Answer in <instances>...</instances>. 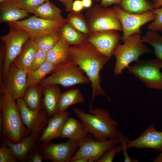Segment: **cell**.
<instances>
[{
    "mask_svg": "<svg viewBox=\"0 0 162 162\" xmlns=\"http://www.w3.org/2000/svg\"><path fill=\"white\" fill-rule=\"evenodd\" d=\"M5 47L4 44L2 42L1 45L0 52V68L2 67L5 54Z\"/></svg>",
    "mask_w": 162,
    "mask_h": 162,
    "instance_id": "cell-43",
    "label": "cell"
},
{
    "mask_svg": "<svg viewBox=\"0 0 162 162\" xmlns=\"http://www.w3.org/2000/svg\"><path fill=\"white\" fill-rule=\"evenodd\" d=\"M156 15L154 20L148 26L149 30L162 32V6L159 8L152 10Z\"/></svg>",
    "mask_w": 162,
    "mask_h": 162,
    "instance_id": "cell-35",
    "label": "cell"
},
{
    "mask_svg": "<svg viewBox=\"0 0 162 162\" xmlns=\"http://www.w3.org/2000/svg\"><path fill=\"white\" fill-rule=\"evenodd\" d=\"M39 137L32 134L22 139L20 141L14 143L8 139L3 137V142L13 151L19 162H26V157L32 150L39 147L41 143Z\"/></svg>",
    "mask_w": 162,
    "mask_h": 162,
    "instance_id": "cell-17",
    "label": "cell"
},
{
    "mask_svg": "<svg viewBox=\"0 0 162 162\" xmlns=\"http://www.w3.org/2000/svg\"><path fill=\"white\" fill-rule=\"evenodd\" d=\"M154 162H162V152L154 158L153 161Z\"/></svg>",
    "mask_w": 162,
    "mask_h": 162,
    "instance_id": "cell-47",
    "label": "cell"
},
{
    "mask_svg": "<svg viewBox=\"0 0 162 162\" xmlns=\"http://www.w3.org/2000/svg\"><path fill=\"white\" fill-rule=\"evenodd\" d=\"M0 22L9 23L28 17L29 13L19 8L14 0H7L0 4Z\"/></svg>",
    "mask_w": 162,
    "mask_h": 162,
    "instance_id": "cell-20",
    "label": "cell"
},
{
    "mask_svg": "<svg viewBox=\"0 0 162 162\" xmlns=\"http://www.w3.org/2000/svg\"><path fill=\"white\" fill-rule=\"evenodd\" d=\"M120 143L118 138L103 141H95L90 134L87 138L81 140L77 151L70 162L81 158H86L88 162H97L102 155L113 146Z\"/></svg>",
    "mask_w": 162,
    "mask_h": 162,
    "instance_id": "cell-12",
    "label": "cell"
},
{
    "mask_svg": "<svg viewBox=\"0 0 162 162\" xmlns=\"http://www.w3.org/2000/svg\"><path fill=\"white\" fill-rule=\"evenodd\" d=\"M66 22L64 21H53L45 20L35 15L26 19L6 23L11 26L24 30L28 32L30 37H36L58 31Z\"/></svg>",
    "mask_w": 162,
    "mask_h": 162,
    "instance_id": "cell-13",
    "label": "cell"
},
{
    "mask_svg": "<svg viewBox=\"0 0 162 162\" xmlns=\"http://www.w3.org/2000/svg\"><path fill=\"white\" fill-rule=\"evenodd\" d=\"M56 66L46 61L38 68L27 73L26 89L37 85L47 74L53 73Z\"/></svg>",
    "mask_w": 162,
    "mask_h": 162,
    "instance_id": "cell-27",
    "label": "cell"
},
{
    "mask_svg": "<svg viewBox=\"0 0 162 162\" xmlns=\"http://www.w3.org/2000/svg\"><path fill=\"white\" fill-rule=\"evenodd\" d=\"M85 16L90 34L110 30L122 31L121 24L113 8L96 4L86 12Z\"/></svg>",
    "mask_w": 162,
    "mask_h": 162,
    "instance_id": "cell-6",
    "label": "cell"
},
{
    "mask_svg": "<svg viewBox=\"0 0 162 162\" xmlns=\"http://www.w3.org/2000/svg\"><path fill=\"white\" fill-rule=\"evenodd\" d=\"M38 49L34 39L30 37L23 46L13 63L17 67L28 71Z\"/></svg>",
    "mask_w": 162,
    "mask_h": 162,
    "instance_id": "cell-21",
    "label": "cell"
},
{
    "mask_svg": "<svg viewBox=\"0 0 162 162\" xmlns=\"http://www.w3.org/2000/svg\"><path fill=\"white\" fill-rule=\"evenodd\" d=\"M61 10L49 0L39 6L34 13V15L41 19L50 21H64Z\"/></svg>",
    "mask_w": 162,
    "mask_h": 162,
    "instance_id": "cell-26",
    "label": "cell"
},
{
    "mask_svg": "<svg viewBox=\"0 0 162 162\" xmlns=\"http://www.w3.org/2000/svg\"><path fill=\"white\" fill-rule=\"evenodd\" d=\"M82 70L70 59L56 66L52 74L43 79L39 85L43 87L51 85H59L68 87L90 82Z\"/></svg>",
    "mask_w": 162,
    "mask_h": 162,
    "instance_id": "cell-5",
    "label": "cell"
},
{
    "mask_svg": "<svg viewBox=\"0 0 162 162\" xmlns=\"http://www.w3.org/2000/svg\"><path fill=\"white\" fill-rule=\"evenodd\" d=\"M95 1L100 2L102 7H107L113 4H119L122 0H94Z\"/></svg>",
    "mask_w": 162,
    "mask_h": 162,
    "instance_id": "cell-40",
    "label": "cell"
},
{
    "mask_svg": "<svg viewBox=\"0 0 162 162\" xmlns=\"http://www.w3.org/2000/svg\"><path fill=\"white\" fill-rule=\"evenodd\" d=\"M84 98L79 88L71 89L62 93L58 105V113L65 112L70 106L83 103Z\"/></svg>",
    "mask_w": 162,
    "mask_h": 162,
    "instance_id": "cell-25",
    "label": "cell"
},
{
    "mask_svg": "<svg viewBox=\"0 0 162 162\" xmlns=\"http://www.w3.org/2000/svg\"><path fill=\"white\" fill-rule=\"evenodd\" d=\"M66 20V22L87 37L90 34L86 19L80 12H70Z\"/></svg>",
    "mask_w": 162,
    "mask_h": 162,
    "instance_id": "cell-30",
    "label": "cell"
},
{
    "mask_svg": "<svg viewBox=\"0 0 162 162\" xmlns=\"http://www.w3.org/2000/svg\"><path fill=\"white\" fill-rule=\"evenodd\" d=\"M19 161L12 150L3 142L0 148V162H17Z\"/></svg>",
    "mask_w": 162,
    "mask_h": 162,
    "instance_id": "cell-34",
    "label": "cell"
},
{
    "mask_svg": "<svg viewBox=\"0 0 162 162\" xmlns=\"http://www.w3.org/2000/svg\"><path fill=\"white\" fill-rule=\"evenodd\" d=\"M69 57L70 59L86 73L90 80L92 88V99L89 106L90 112L93 110L92 104L96 96H106L111 101L101 86L100 75L101 70L109 60L86 40L78 44L70 46Z\"/></svg>",
    "mask_w": 162,
    "mask_h": 162,
    "instance_id": "cell-1",
    "label": "cell"
},
{
    "mask_svg": "<svg viewBox=\"0 0 162 162\" xmlns=\"http://www.w3.org/2000/svg\"><path fill=\"white\" fill-rule=\"evenodd\" d=\"M60 38L58 31L37 36L33 38L39 49L47 52L57 44Z\"/></svg>",
    "mask_w": 162,
    "mask_h": 162,
    "instance_id": "cell-31",
    "label": "cell"
},
{
    "mask_svg": "<svg viewBox=\"0 0 162 162\" xmlns=\"http://www.w3.org/2000/svg\"><path fill=\"white\" fill-rule=\"evenodd\" d=\"M154 3L156 2L158 0H152Z\"/></svg>",
    "mask_w": 162,
    "mask_h": 162,
    "instance_id": "cell-49",
    "label": "cell"
},
{
    "mask_svg": "<svg viewBox=\"0 0 162 162\" xmlns=\"http://www.w3.org/2000/svg\"><path fill=\"white\" fill-rule=\"evenodd\" d=\"M126 12L134 14H140L154 8V3L148 0H122L118 5Z\"/></svg>",
    "mask_w": 162,
    "mask_h": 162,
    "instance_id": "cell-28",
    "label": "cell"
},
{
    "mask_svg": "<svg viewBox=\"0 0 162 162\" xmlns=\"http://www.w3.org/2000/svg\"><path fill=\"white\" fill-rule=\"evenodd\" d=\"M7 0H0V3H3L6 2Z\"/></svg>",
    "mask_w": 162,
    "mask_h": 162,
    "instance_id": "cell-48",
    "label": "cell"
},
{
    "mask_svg": "<svg viewBox=\"0 0 162 162\" xmlns=\"http://www.w3.org/2000/svg\"><path fill=\"white\" fill-rule=\"evenodd\" d=\"M162 6V0H158L154 3V9H158Z\"/></svg>",
    "mask_w": 162,
    "mask_h": 162,
    "instance_id": "cell-45",
    "label": "cell"
},
{
    "mask_svg": "<svg viewBox=\"0 0 162 162\" xmlns=\"http://www.w3.org/2000/svg\"><path fill=\"white\" fill-rule=\"evenodd\" d=\"M121 37L117 31L110 30L91 33L87 37L86 40L110 60Z\"/></svg>",
    "mask_w": 162,
    "mask_h": 162,
    "instance_id": "cell-15",
    "label": "cell"
},
{
    "mask_svg": "<svg viewBox=\"0 0 162 162\" xmlns=\"http://www.w3.org/2000/svg\"><path fill=\"white\" fill-rule=\"evenodd\" d=\"M81 141L78 139L68 138L64 142L53 143L51 141L41 143L39 149L44 159L53 162H70Z\"/></svg>",
    "mask_w": 162,
    "mask_h": 162,
    "instance_id": "cell-10",
    "label": "cell"
},
{
    "mask_svg": "<svg viewBox=\"0 0 162 162\" xmlns=\"http://www.w3.org/2000/svg\"><path fill=\"white\" fill-rule=\"evenodd\" d=\"M64 6L66 11H72V5L74 0H58Z\"/></svg>",
    "mask_w": 162,
    "mask_h": 162,
    "instance_id": "cell-42",
    "label": "cell"
},
{
    "mask_svg": "<svg viewBox=\"0 0 162 162\" xmlns=\"http://www.w3.org/2000/svg\"><path fill=\"white\" fill-rule=\"evenodd\" d=\"M44 159L39 148L31 151L27 155L26 162H42Z\"/></svg>",
    "mask_w": 162,
    "mask_h": 162,
    "instance_id": "cell-39",
    "label": "cell"
},
{
    "mask_svg": "<svg viewBox=\"0 0 162 162\" xmlns=\"http://www.w3.org/2000/svg\"><path fill=\"white\" fill-rule=\"evenodd\" d=\"M70 46L67 42L61 37L57 44L47 52L46 61L57 66L70 60Z\"/></svg>",
    "mask_w": 162,
    "mask_h": 162,
    "instance_id": "cell-22",
    "label": "cell"
},
{
    "mask_svg": "<svg viewBox=\"0 0 162 162\" xmlns=\"http://www.w3.org/2000/svg\"><path fill=\"white\" fill-rule=\"evenodd\" d=\"M9 27L8 33L0 38L5 47L4 58L1 70L2 76L6 73L24 44L30 38L29 33L24 30L11 26Z\"/></svg>",
    "mask_w": 162,
    "mask_h": 162,
    "instance_id": "cell-9",
    "label": "cell"
},
{
    "mask_svg": "<svg viewBox=\"0 0 162 162\" xmlns=\"http://www.w3.org/2000/svg\"></svg>",
    "mask_w": 162,
    "mask_h": 162,
    "instance_id": "cell-51",
    "label": "cell"
},
{
    "mask_svg": "<svg viewBox=\"0 0 162 162\" xmlns=\"http://www.w3.org/2000/svg\"><path fill=\"white\" fill-rule=\"evenodd\" d=\"M43 87L38 84L27 89L22 99L29 108L39 111L43 108Z\"/></svg>",
    "mask_w": 162,
    "mask_h": 162,
    "instance_id": "cell-24",
    "label": "cell"
},
{
    "mask_svg": "<svg viewBox=\"0 0 162 162\" xmlns=\"http://www.w3.org/2000/svg\"><path fill=\"white\" fill-rule=\"evenodd\" d=\"M117 16L121 24L123 35L121 40L124 43L131 35L135 34H140V28L142 26L155 18L156 15L152 10L140 14L129 13L122 10L118 5L114 6Z\"/></svg>",
    "mask_w": 162,
    "mask_h": 162,
    "instance_id": "cell-11",
    "label": "cell"
},
{
    "mask_svg": "<svg viewBox=\"0 0 162 162\" xmlns=\"http://www.w3.org/2000/svg\"><path fill=\"white\" fill-rule=\"evenodd\" d=\"M135 147L137 149H152L157 152H162V132L155 129L154 122L141 132L135 140H128L127 148Z\"/></svg>",
    "mask_w": 162,
    "mask_h": 162,
    "instance_id": "cell-16",
    "label": "cell"
},
{
    "mask_svg": "<svg viewBox=\"0 0 162 162\" xmlns=\"http://www.w3.org/2000/svg\"><path fill=\"white\" fill-rule=\"evenodd\" d=\"M47 52L44 50L38 49L27 73L37 69L46 61Z\"/></svg>",
    "mask_w": 162,
    "mask_h": 162,
    "instance_id": "cell-37",
    "label": "cell"
},
{
    "mask_svg": "<svg viewBox=\"0 0 162 162\" xmlns=\"http://www.w3.org/2000/svg\"><path fill=\"white\" fill-rule=\"evenodd\" d=\"M60 37L72 46L80 44L86 40L87 36L76 30L66 22L58 31Z\"/></svg>",
    "mask_w": 162,
    "mask_h": 162,
    "instance_id": "cell-29",
    "label": "cell"
},
{
    "mask_svg": "<svg viewBox=\"0 0 162 162\" xmlns=\"http://www.w3.org/2000/svg\"><path fill=\"white\" fill-rule=\"evenodd\" d=\"M84 8L82 0H75L73 4L72 11L80 12Z\"/></svg>",
    "mask_w": 162,
    "mask_h": 162,
    "instance_id": "cell-41",
    "label": "cell"
},
{
    "mask_svg": "<svg viewBox=\"0 0 162 162\" xmlns=\"http://www.w3.org/2000/svg\"><path fill=\"white\" fill-rule=\"evenodd\" d=\"M84 8H90L92 4V0H82Z\"/></svg>",
    "mask_w": 162,
    "mask_h": 162,
    "instance_id": "cell-44",
    "label": "cell"
},
{
    "mask_svg": "<svg viewBox=\"0 0 162 162\" xmlns=\"http://www.w3.org/2000/svg\"><path fill=\"white\" fill-rule=\"evenodd\" d=\"M141 40L143 43L151 45L157 58L162 61V35L157 32L149 30L141 37Z\"/></svg>",
    "mask_w": 162,
    "mask_h": 162,
    "instance_id": "cell-32",
    "label": "cell"
},
{
    "mask_svg": "<svg viewBox=\"0 0 162 162\" xmlns=\"http://www.w3.org/2000/svg\"><path fill=\"white\" fill-rule=\"evenodd\" d=\"M123 150V147L121 144L114 146L107 151L97 162H112L116 155Z\"/></svg>",
    "mask_w": 162,
    "mask_h": 162,
    "instance_id": "cell-36",
    "label": "cell"
},
{
    "mask_svg": "<svg viewBox=\"0 0 162 162\" xmlns=\"http://www.w3.org/2000/svg\"><path fill=\"white\" fill-rule=\"evenodd\" d=\"M16 101L7 94H2L0 96V132L3 137L14 143L29 134Z\"/></svg>",
    "mask_w": 162,
    "mask_h": 162,
    "instance_id": "cell-3",
    "label": "cell"
},
{
    "mask_svg": "<svg viewBox=\"0 0 162 162\" xmlns=\"http://www.w3.org/2000/svg\"><path fill=\"white\" fill-rule=\"evenodd\" d=\"M70 117L68 111L58 113L49 119L47 126L39 138L40 143L60 138L63 126Z\"/></svg>",
    "mask_w": 162,
    "mask_h": 162,
    "instance_id": "cell-18",
    "label": "cell"
},
{
    "mask_svg": "<svg viewBox=\"0 0 162 162\" xmlns=\"http://www.w3.org/2000/svg\"><path fill=\"white\" fill-rule=\"evenodd\" d=\"M74 113L82 123L86 132L92 135L94 140L103 141L118 138V122L111 117L107 110L97 108L91 113L73 108Z\"/></svg>",
    "mask_w": 162,
    "mask_h": 162,
    "instance_id": "cell-2",
    "label": "cell"
},
{
    "mask_svg": "<svg viewBox=\"0 0 162 162\" xmlns=\"http://www.w3.org/2000/svg\"><path fill=\"white\" fill-rule=\"evenodd\" d=\"M89 159L86 158H81L74 160L73 162H88Z\"/></svg>",
    "mask_w": 162,
    "mask_h": 162,
    "instance_id": "cell-46",
    "label": "cell"
},
{
    "mask_svg": "<svg viewBox=\"0 0 162 162\" xmlns=\"http://www.w3.org/2000/svg\"><path fill=\"white\" fill-rule=\"evenodd\" d=\"M89 134L86 131L81 122L70 116L63 126L60 138L78 139L82 140L88 137Z\"/></svg>",
    "mask_w": 162,
    "mask_h": 162,
    "instance_id": "cell-23",
    "label": "cell"
},
{
    "mask_svg": "<svg viewBox=\"0 0 162 162\" xmlns=\"http://www.w3.org/2000/svg\"></svg>",
    "mask_w": 162,
    "mask_h": 162,
    "instance_id": "cell-50",
    "label": "cell"
},
{
    "mask_svg": "<svg viewBox=\"0 0 162 162\" xmlns=\"http://www.w3.org/2000/svg\"><path fill=\"white\" fill-rule=\"evenodd\" d=\"M18 7L33 14L38 8L48 0H14Z\"/></svg>",
    "mask_w": 162,
    "mask_h": 162,
    "instance_id": "cell-33",
    "label": "cell"
},
{
    "mask_svg": "<svg viewBox=\"0 0 162 162\" xmlns=\"http://www.w3.org/2000/svg\"><path fill=\"white\" fill-rule=\"evenodd\" d=\"M118 138L120 143L121 144L123 147L122 153L124 158V162H138L139 161L137 158H132L129 156L127 151V144L128 141V137L129 134L127 136H124L119 130H118Z\"/></svg>",
    "mask_w": 162,
    "mask_h": 162,
    "instance_id": "cell-38",
    "label": "cell"
},
{
    "mask_svg": "<svg viewBox=\"0 0 162 162\" xmlns=\"http://www.w3.org/2000/svg\"><path fill=\"white\" fill-rule=\"evenodd\" d=\"M123 43L119 44L113 53L116 60L114 73L116 76L122 74L123 70L128 68L132 62L139 60L141 56L152 52L143 44L140 34L131 35Z\"/></svg>",
    "mask_w": 162,
    "mask_h": 162,
    "instance_id": "cell-4",
    "label": "cell"
},
{
    "mask_svg": "<svg viewBox=\"0 0 162 162\" xmlns=\"http://www.w3.org/2000/svg\"><path fill=\"white\" fill-rule=\"evenodd\" d=\"M43 106L49 118L58 113V105L62 94L57 85L51 84L43 87Z\"/></svg>",
    "mask_w": 162,
    "mask_h": 162,
    "instance_id": "cell-19",
    "label": "cell"
},
{
    "mask_svg": "<svg viewBox=\"0 0 162 162\" xmlns=\"http://www.w3.org/2000/svg\"><path fill=\"white\" fill-rule=\"evenodd\" d=\"M162 61L157 58L138 60L128 69L134 75L150 89H162Z\"/></svg>",
    "mask_w": 162,
    "mask_h": 162,
    "instance_id": "cell-7",
    "label": "cell"
},
{
    "mask_svg": "<svg viewBox=\"0 0 162 162\" xmlns=\"http://www.w3.org/2000/svg\"><path fill=\"white\" fill-rule=\"evenodd\" d=\"M27 73L16 67L13 63L6 73L1 76L0 91L16 101L22 98L26 90Z\"/></svg>",
    "mask_w": 162,
    "mask_h": 162,
    "instance_id": "cell-8",
    "label": "cell"
},
{
    "mask_svg": "<svg viewBox=\"0 0 162 162\" xmlns=\"http://www.w3.org/2000/svg\"><path fill=\"white\" fill-rule=\"evenodd\" d=\"M22 121L29 134L40 137L47 126L49 117L45 111H33L29 108L22 98L16 101Z\"/></svg>",
    "mask_w": 162,
    "mask_h": 162,
    "instance_id": "cell-14",
    "label": "cell"
}]
</instances>
